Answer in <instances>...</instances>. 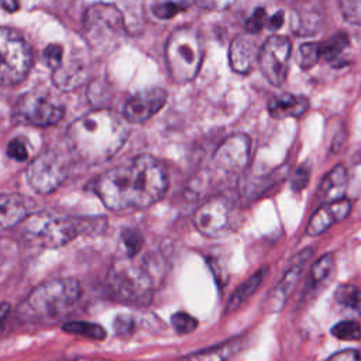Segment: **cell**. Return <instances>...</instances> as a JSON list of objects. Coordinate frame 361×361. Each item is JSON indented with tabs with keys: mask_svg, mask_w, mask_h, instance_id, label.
<instances>
[{
	"mask_svg": "<svg viewBox=\"0 0 361 361\" xmlns=\"http://www.w3.org/2000/svg\"><path fill=\"white\" fill-rule=\"evenodd\" d=\"M172 327L178 334H189L196 330L197 320L185 312H178L171 317Z\"/></svg>",
	"mask_w": 361,
	"mask_h": 361,
	"instance_id": "31",
	"label": "cell"
},
{
	"mask_svg": "<svg viewBox=\"0 0 361 361\" xmlns=\"http://www.w3.org/2000/svg\"><path fill=\"white\" fill-rule=\"evenodd\" d=\"M283 24V11H276L274 16H271L269 18H267V28L269 31H276L278 28H281V25Z\"/></svg>",
	"mask_w": 361,
	"mask_h": 361,
	"instance_id": "41",
	"label": "cell"
},
{
	"mask_svg": "<svg viewBox=\"0 0 361 361\" xmlns=\"http://www.w3.org/2000/svg\"><path fill=\"white\" fill-rule=\"evenodd\" d=\"M68 175V162L58 151H45L39 154L27 168V179L38 193H51L65 180Z\"/></svg>",
	"mask_w": 361,
	"mask_h": 361,
	"instance_id": "9",
	"label": "cell"
},
{
	"mask_svg": "<svg viewBox=\"0 0 361 361\" xmlns=\"http://www.w3.org/2000/svg\"><path fill=\"white\" fill-rule=\"evenodd\" d=\"M259 49L252 34L237 35L228 49V61L233 71L238 73H247L251 71L254 61L258 58Z\"/></svg>",
	"mask_w": 361,
	"mask_h": 361,
	"instance_id": "15",
	"label": "cell"
},
{
	"mask_svg": "<svg viewBox=\"0 0 361 361\" xmlns=\"http://www.w3.org/2000/svg\"><path fill=\"white\" fill-rule=\"evenodd\" d=\"M31 52L13 30L0 27V89L20 83L31 68Z\"/></svg>",
	"mask_w": 361,
	"mask_h": 361,
	"instance_id": "8",
	"label": "cell"
},
{
	"mask_svg": "<svg viewBox=\"0 0 361 361\" xmlns=\"http://www.w3.org/2000/svg\"><path fill=\"white\" fill-rule=\"evenodd\" d=\"M267 24V13L264 8H257L251 17L247 20L245 23V30L248 34H257L262 30V27H265Z\"/></svg>",
	"mask_w": 361,
	"mask_h": 361,
	"instance_id": "36",
	"label": "cell"
},
{
	"mask_svg": "<svg viewBox=\"0 0 361 361\" xmlns=\"http://www.w3.org/2000/svg\"><path fill=\"white\" fill-rule=\"evenodd\" d=\"M135 327L133 317L128 314H118L114 320V330L117 334H130Z\"/></svg>",
	"mask_w": 361,
	"mask_h": 361,
	"instance_id": "39",
	"label": "cell"
},
{
	"mask_svg": "<svg viewBox=\"0 0 361 361\" xmlns=\"http://www.w3.org/2000/svg\"><path fill=\"white\" fill-rule=\"evenodd\" d=\"M44 61L52 71H55L63 62V48L59 44H49L44 49Z\"/></svg>",
	"mask_w": 361,
	"mask_h": 361,
	"instance_id": "35",
	"label": "cell"
},
{
	"mask_svg": "<svg viewBox=\"0 0 361 361\" xmlns=\"http://www.w3.org/2000/svg\"><path fill=\"white\" fill-rule=\"evenodd\" d=\"M121 240H123V244H124V247H126L127 255H128L130 258L134 257V255L140 251V248H141V245H142V237H141V234H140L138 231L133 230V228H126V230H123V233H121Z\"/></svg>",
	"mask_w": 361,
	"mask_h": 361,
	"instance_id": "33",
	"label": "cell"
},
{
	"mask_svg": "<svg viewBox=\"0 0 361 361\" xmlns=\"http://www.w3.org/2000/svg\"><path fill=\"white\" fill-rule=\"evenodd\" d=\"M351 204L347 199H341L320 206L309 220L306 233L309 235H319L326 231L331 224L343 220L350 213Z\"/></svg>",
	"mask_w": 361,
	"mask_h": 361,
	"instance_id": "16",
	"label": "cell"
},
{
	"mask_svg": "<svg viewBox=\"0 0 361 361\" xmlns=\"http://www.w3.org/2000/svg\"><path fill=\"white\" fill-rule=\"evenodd\" d=\"M107 286L114 299L145 306L152 298V278L147 269L127 261H118L107 275Z\"/></svg>",
	"mask_w": 361,
	"mask_h": 361,
	"instance_id": "6",
	"label": "cell"
},
{
	"mask_svg": "<svg viewBox=\"0 0 361 361\" xmlns=\"http://www.w3.org/2000/svg\"><path fill=\"white\" fill-rule=\"evenodd\" d=\"M289 56L290 41L283 35H271L259 48V68L271 85L279 86L285 82Z\"/></svg>",
	"mask_w": 361,
	"mask_h": 361,
	"instance_id": "10",
	"label": "cell"
},
{
	"mask_svg": "<svg viewBox=\"0 0 361 361\" xmlns=\"http://www.w3.org/2000/svg\"><path fill=\"white\" fill-rule=\"evenodd\" d=\"M309 109V100L305 96L281 94L272 97L268 104V111L274 118L299 117Z\"/></svg>",
	"mask_w": 361,
	"mask_h": 361,
	"instance_id": "20",
	"label": "cell"
},
{
	"mask_svg": "<svg viewBox=\"0 0 361 361\" xmlns=\"http://www.w3.org/2000/svg\"><path fill=\"white\" fill-rule=\"evenodd\" d=\"M103 221L100 217H72L44 212L27 220L24 234L35 245L58 248L79 234L100 230Z\"/></svg>",
	"mask_w": 361,
	"mask_h": 361,
	"instance_id": "3",
	"label": "cell"
},
{
	"mask_svg": "<svg viewBox=\"0 0 361 361\" xmlns=\"http://www.w3.org/2000/svg\"><path fill=\"white\" fill-rule=\"evenodd\" d=\"M320 48L317 42H306L299 49V65L302 69H309L314 66L320 59Z\"/></svg>",
	"mask_w": 361,
	"mask_h": 361,
	"instance_id": "30",
	"label": "cell"
},
{
	"mask_svg": "<svg viewBox=\"0 0 361 361\" xmlns=\"http://www.w3.org/2000/svg\"><path fill=\"white\" fill-rule=\"evenodd\" d=\"M62 330L71 334H79L92 340H104L106 338V330L96 323H90V322H66L62 326Z\"/></svg>",
	"mask_w": 361,
	"mask_h": 361,
	"instance_id": "27",
	"label": "cell"
},
{
	"mask_svg": "<svg viewBox=\"0 0 361 361\" xmlns=\"http://www.w3.org/2000/svg\"><path fill=\"white\" fill-rule=\"evenodd\" d=\"M85 66L75 59L62 62L54 71V83L61 90H73L85 80Z\"/></svg>",
	"mask_w": 361,
	"mask_h": 361,
	"instance_id": "23",
	"label": "cell"
},
{
	"mask_svg": "<svg viewBox=\"0 0 361 361\" xmlns=\"http://www.w3.org/2000/svg\"><path fill=\"white\" fill-rule=\"evenodd\" d=\"M327 361H361V353L358 350L348 348L333 354Z\"/></svg>",
	"mask_w": 361,
	"mask_h": 361,
	"instance_id": "40",
	"label": "cell"
},
{
	"mask_svg": "<svg viewBox=\"0 0 361 361\" xmlns=\"http://www.w3.org/2000/svg\"><path fill=\"white\" fill-rule=\"evenodd\" d=\"M130 134L124 117L111 110H94L75 120L66 131L71 149L83 161L100 164L118 152Z\"/></svg>",
	"mask_w": 361,
	"mask_h": 361,
	"instance_id": "2",
	"label": "cell"
},
{
	"mask_svg": "<svg viewBox=\"0 0 361 361\" xmlns=\"http://www.w3.org/2000/svg\"><path fill=\"white\" fill-rule=\"evenodd\" d=\"M7 155L18 162L25 161L28 158V149H27L25 142L21 138L11 140L7 147Z\"/></svg>",
	"mask_w": 361,
	"mask_h": 361,
	"instance_id": "37",
	"label": "cell"
},
{
	"mask_svg": "<svg viewBox=\"0 0 361 361\" xmlns=\"http://www.w3.org/2000/svg\"><path fill=\"white\" fill-rule=\"evenodd\" d=\"M331 334L340 340L355 341L361 337V327L355 320H343L333 326Z\"/></svg>",
	"mask_w": 361,
	"mask_h": 361,
	"instance_id": "29",
	"label": "cell"
},
{
	"mask_svg": "<svg viewBox=\"0 0 361 361\" xmlns=\"http://www.w3.org/2000/svg\"><path fill=\"white\" fill-rule=\"evenodd\" d=\"M1 6H3V7H6L8 11H13V10H16V8L18 7V4H17V3H3Z\"/></svg>",
	"mask_w": 361,
	"mask_h": 361,
	"instance_id": "43",
	"label": "cell"
},
{
	"mask_svg": "<svg viewBox=\"0 0 361 361\" xmlns=\"http://www.w3.org/2000/svg\"><path fill=\"white\" fill-rule=\"evenodd\" d=\"M30 212L31 202L27 197L0 192V230L18 224Z\"/></svg>",
	"mask_w": 361,
	"mask_h": 361,
	"instance_id": "18",
	"label": "cell"
},
{
	"mask_svg": "<svg viewBox=\"0 0 361 361\" xmlns=\"http://www.w3.org/2000/svg\"><path fill=\"white\" fill-rule=\"evenodd\" d=\"M186 8H188V4H186V3H169V1H166V3L154 4L152 11H154V14H155L158 18L166 20V18L175 17L178 13L185 11Z\"/></svg>",
	"mask_w": 361,
	"mask_h": 361,
	"instance_id": "34",
	"label": "cell"
},
{
	"mask_svg": "<svg viewBox=\"0 0 361 361\" xmlns=\"http://www.w3.org/2000/svg\"><path fill=\"white\" fill-rule=\"evenodd\" d=\"M267 275V269H259L258 272H255L252 276H250L245 282H243L235 290L234 293L230 296L228 303H227V312H233L243 302H245L262 283L264 276Z\"/></svg>",
	"mask_w": 361,
	"mask_h": 361,
	"instance_id": "25",
	"label": "cell"
},
{
	"mask_svg": "<svg viewBox=\"0 0 361 361\" xmlns=\"http://www.w3.org/2000/svg\"><path fill=\"white\" fill-rule=\"evenodd\" d=\"M166 102V92L162 87L151 86L140 90L127 100L123 117L127 123H144L157 114Z\"/></svg>",
	"mask_w": 361,
	"mask_h": 361,
	"instance_id": "14",
	"label": "cell"
},
{
	"mask_svg": "<svg viewBox=\"0 0 361 361\" xmlns=\"http://www.w3.org/2000/svg\"><path fill=\"white\" fill-rule=\"evenodd\" d=\"M347 45H348L347 34L338 32L334 37H330L329 39L319 44L320 56L329 62H334L337 58H340V55L347 48Z\"/></svg>",
	"mask_w": 361,
	"mask_h": 361,
	"instance_id": "28",
	"label": "cell"
},
{
	"mask_svg": "<svg viewBox=\"0 0 361 361\" xmlns=\"http://www.w3.org/2000/svg\"><path fill=\"white\" fill-rule=\"evenodd\" d=\"M231 204L224 196H214L195 213L196 228L207 237H219L230 228Z\"/></svg>",
	"mask_w": 361,
	"mask_h": 361,
	"instance_id": "13",
	"label": "cell"
},
{
	"mask_svg": "<svg viewBox=\"0 0 361 361\" xmlns=\"http://www.w3.org/2000/svg\"><path fill=\"white\" fill-rule=\"evenodd\" d=\"M251 141L244 134L226 138L213 155V168L221 175H235L248 162Z\"/></svg>",
	"mask_w": 361,
	"mask_h": 361,
	"instance_id": "12",
	"label": "cell"
},
{
	"mask_svg": "<svg viewBox=\"0 0 361 361\" xmlns=\"http://www.w3.org/2000/svg\"><path fill=\"white\" fill-rule=\"evenodd\" d=\"M168 188L164 165L151 155H138L103 172L93 189L110 210L147 207L159 200Z\"/></svg>",
	"mask_w": 361,
	"mask_h": 361,
	"instance_id": "1",
	"label": "cell"
},
{
	"mask_svg": "<svg viewBox=\"0 0 361 361\" xmlns=\"http://www.w3.org/2000/svg\"><path fill=\"white\" fill-rule=\"evenodd\" d=\"M203 41L200 32L183 25L172 31L165 45V59L173 80L183 83L192 80L203 61Z\"/></svg>",
	"mask_w": 361,
	"mask_h": 361,
	"instance_id": "5",
	"label": "cell"
},
{
	"mask_svg": "<svg viewBox=\"0 0 361 361\" xmlns=\"http://www.w3.org/2000/svg\"><path fill=\"white\" fill-rule=\"evenodd\" d=\"M333 271H334V258L331 254H326L323 257H320L312 267L310 269V276H309V282L306 285V290H305V296H312V295H317V292H320V289H323L329 281L333 276Z\"/></svg>",
	"mask_w": 361,
	"mask_h": 361,
	"instance_id": "22",
	"label": "cell"
},
{
	"mask_svg": "<svg viewBox=\"0 0 361 361\" xmlns=\"http://www.w3.org/2000/svg\"><path fill=\"white\" fill-rule=\"evenodd\" d=\"M80 285L76 279L61 278L38 285L20 306L25 319H52L66 312L80 298Z\"/></svg>",
	"mask_w": 361,
	"mask_h": 361,
	"instance_id": "4",
	"label": "cell"
},
{
	"mask_svg": "<svg viewBox=\"0 0 361 361\" xmlns=\"http://www.w3.org/2000/svg\"><path fill=\"white\" fill-rule=\"evenodd\" d=\"M310 257H312V250H303L302 252H299L296 257L292 258L289 268L286 269L281 283L275 288V290L271 295V305H272L274 310H278L282 307L283 302L286 300V298L290 295V292L296 286V283L300 278V274Z\"/></svg>",
	"mask_w": 361,
	"mask_h": 361,
	"instance_id": "17",
	"label": "cell"
},
{
	"mask_svg": "<svg viewBox=\"0 0 361 361\" xmlns=\"http://www.w3.org/2000/svg\"><path fill=\"white\" fill-rule=\"evenodd\" d=\"M347 189V171L343 165L333 166L322 179L317 196L323 203H331L344 199Z\"/></svg>",
	"mask_w": 361,
	"mask_h": 361,
	"instance_id": "19",
	"label": "cell"
},
{
	"mask_svg": "<svg viewBox=\"0 0 361 361\" xmlns=\"http://www.w3.org/2000/svg\"><path fill=\"white\" fill-rule=\"evenodd\" d=\"M336 300L343 307L354 312L361 313V288L355 285H340L336 289Z\"/></svg>",
	"mask_w": 361,
	"mask_h": 361,
	"instance_id": "26",
	"label": "cell"
},
{
	"mask_svg": "<svg viewBox=\"0 0 361 361\" xmlns=\"http://www.w3.org/2000/svg\"><path fill=\"white\" fill-rule=\"evenodd\" d=\"M340 10L344 20H347L350 24L361 25V0L340 1Z\"/></svg>",
	"mask_w": 361,
	"mask_h": 361,
	"instance_id": "32",
	"label": "cell"
},
{
	"mask_svg": "<svg viewBox=\"0 0 361 361\" xmlns=\"http://www.w3.org/2000/svg\"><path fill=\"white\" fill-rule=\"evenodd\" d=\"M8 310H10V306H8V303H0V327H1L3 322H4V319L7 317V314H8Z\"/></svg>",
	"mask_w": 361,
	"mask_h": 361,
	"instance_id": "42",
	"label": "cell"
},
{
	"mask_svg": "<svg viewBox=\"0 0 361 361\" xmlns=\"http://www.w3.org/2000/svg\"><path fill=\"white\" fill-rule=\"evenodd\" d=\"M309 176H310V169H309L306 165L299 166V168L293 172V175H292L290 188H292L295 192H300L302 189L306 188L307 180H309Z\"/></svg>",
	"mask_w": 361,
	"mask_h": 361,
	"instance_id": "38",
	"label": "cell"
},
{
	"mask_svg": "<svg viewBox=\"0 0 361 361\" xmlns=\"http://www.w3.org/2000/svg\"><path fill=\"white\" fill-rule=\"evenodd\" d=\"M237 340H230L183 357L180 361H227L235 351Z\"/></svg>",
	"mask_w": 361,
	"mask_h": 361,
	"instance_id": "24",
	"label": "cell"
},
{
	"mask_svg": "<svg viewBox=\"0 0 361 361\" xmlns=\"http://www.w3.org/2000/svg\"><path fill=\"white\" fill-rule=\"evenodd\" d=\"M323 21V13L316 4H300L292 16V30L298 35H313Z\"/></svg>",
	"mask_w": 361,
	"mask_h": 361,
	"instance_id": "21",
	"label": "cell"
},
{
	"mask_svg": "<svg viewBox=\"0 0 361 361\" xmlns=\"http://www.w3.org/2000/svg\"><path fill=\"white\" fill-rule=\"evenodd\" d=\"M17 114L32 126H52L63 117V109L39 92H28L17 102Z\"/></svg>",
	"mask_w": 361,
	"mask_h": 361,
	"instance_id": "11",
	"label": "cell"
},
{
	"mask_svg": "<svg viewBox=\"0 0 361 361\" xmlns=\"http://www.w3.org/2000/svg\"><path fill=\"white\" fill-rule=\"evenodd\" d=\"M83 30L87 42L93 48L109 51L124 34V20L116 6L97 3L86 10Z\"/></svg>",
	"mask_w": 361,
	"mask_h": 361,
	"instance_id": "7",
	"label": "cell"
}]
</instances>
